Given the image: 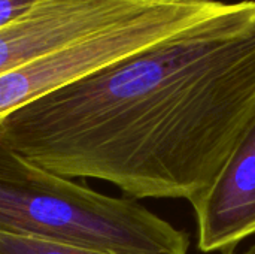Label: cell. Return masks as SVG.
<instances>
[{"instance_id":"277c9868","label":"cell","mask_w":255,"mask_h":254,"mask_svg":"<svg viewBox=\"0 0 255 254\" xmlns=\"http://www.w3.org/2000/svg\"><path fill=\"white\" fill-rule=\"evenodd\" d=\"M154 0H40L0 28V75L97 33Z\"/></svg>"},{"instance_id":"7a4b0ae2","label":"cell","mask_w":255,"mask_h":254,"mask_svg":"<svg viewBox=\"0 0 255 254\" xmlns=\"http://www.w3.org/2000/svg\"><path fill=\"white\" fill-rule=\"evenodd\" d=\"M0 232L115 254H188L190 237L134 199L48 172L0 138Z\"/></svg>"},{"instance_id":"5b68a950","label":"cell","mask_w":255,"mask_h":254,"mask_svg":"<svg viewBox=\"0 0 255 254\" xmlns=\"http://www.w3.org/2000/svg\"><path fill=\"white\" fill-rule=\"evenodd\" d=\"M190 204L203 253L229 254L255 235V117L209 186Z\"/></svg>"},{"instance_id":"6da1fadb","label":"cell","mask_w":255,"mask_h":254,"mask_svg":"<svg viewBox=\"0 0 255 254\" xmlns=\"http://www.w3.org/2000/svg\"><path fill=\"white\" fill-rule=\"evenodd\" d=\"M254 117L255 0H245L15 109L0 138L55 175L190 202Z\"/></svg>"},{"instance_id":"ba28073f","label":"cell","mask_w":255,"mask_h":254,"mask_svg":"<svg viewBox=\"0 0 255 254\" xmlns=\"http://www.w3.org/2000/svg\"><path fill=\"white\" fill-rule=\"evenodd\" d=\"M229 254H232V253H229ZM241 254H255V246H253V247H250L248 250H245L244 253H241Z\"/></svg>"},{"instance_id":"3957f363","label":"cell","mask_w":255,"mask_h":254,"mask_svg":"<svg viewBox=\"0 0 255 254\" xmlns=\"http://www.w3.org/2000/svg\"><path fill=\"white\" fill-rule=\"evenodd\" d=\"M218 0H154L130 16L0 75V120L67 84L229 12Z\"/></svg>"},{"instance_id":"8992f818","label":"cell","mask_w":255,"mask_h":254,"mask_svg":"<svg viewBox=\"0 0 255 254\" xmlns=\"http://www.w3.org/2000/svg\"><path fill=\"white\" fill-rule=\"evenodd\" d=\"M0 254H115L0 232Z\"/></svg>"},{"instance_id":"52a82bcc","label":"cell","mask_w":255,"mask_h":254,"mask_svg":"<svg viewBox=\"0 0 255 254\" xmlns=\"http://www.w3.org/2000/svg\"><path fill=\"white\" fill-rule=\"evenodd\" d=\"M40 0H0V28L18 19Z\"/></svg>"}]
</instances>
